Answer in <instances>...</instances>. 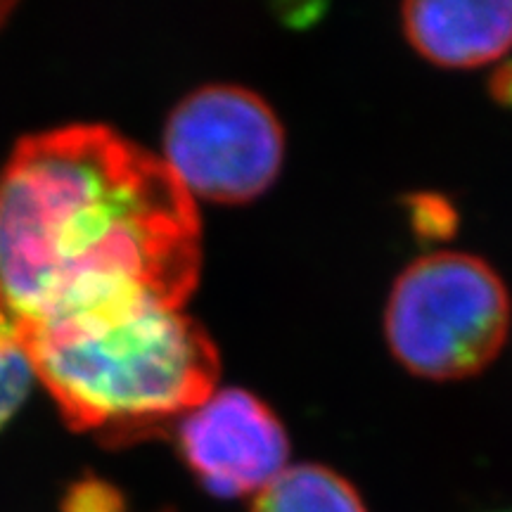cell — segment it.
<instances>
[{
    "label": "cell",
    "mask_w": 512,
    "mask_h": 512,
    "mask_svg": "<svg viewBox=\"0 0 512 512\" xmlns=\"http://www.w3.org/2000/svg\"><path fill=\"white\" fill-rule=\"evenodd\" d=\"M195 202L162 157L100 124L22 138L0 169V342L200 283Z\"/></svg>",
    "instance_id": "1"
},
{
    "label": "cell",
    "mask_w": 512,
    "mask_h": 512,
    "mask_svg": "<svg viewBox=\"0 0 512 512\" xmlns=\"http://www.w3.org/2000/svg\"><path fill=\"white\" fill-rule=\"evenodd\" d=\"M72 430L110 444L166 430L216 389L207 330L155 299L57 320L19 344Z\"/></svg>",
    "instance_id": "2"
},
{
    "label": "cell",
    "mask_w": 512,
    "mask_h": 512,
    "mask_svg": "<svg viewBox=\"0 0 512 512\" xmlns=\"http://www.w3.org/2000/svg\"><path fill=\"white\" fill-rule=\"evenodd\" d=\"M510 328V294L484 259L432 252L401 271L384 309V337L408 373L465 380L489 366Z\"/></svg>",
    "instance_id": "3"
},
{
    "label": "cell",
    "mask_w": 512,
    "mask_h": 512,
    "mask_svg": "<svg viewBox=\"0 0 512 512\" xmlns=\"http://www.w3.org/2000/svg\"><path fill=\"white\" fill-rule=\"evenodd\" d=\"M162 159L190 197L245 204L264 195L283 169L285 128L259 93L207 83L166 119Z\"/></svg>",
    "instance_id": "4"
},
{
    "label": "cell",
    "mask_w": 512,
    "mask_h": 512,
    "mask_svg": "<svg viewBox=\"0 0 512 512\" xmlns=\"http://www.w3.org/2000/svg\"><path fill=\"white\" fill-rule=\"evenodd\" d=\"M181 458L219 498L259 494L285 470L290 439L278 415L247 389H219L176 422Z\"/></svg>",
    "instance_id": "5"
},
{
    "label": "cell",
    "mask_w": 512,
    "mask_h": 512,
    "mask_svg": "<svg viewBox=\"0 0 512 512\" xmlns=\"http://www.w3.org/2000/svg\"><path fill=\"white\" fill-rule=\"evenodd\" d=\"M401 27L422 57L441 67H479L512 50V0H413Z\"/></svg>",
    "instance_id": "6"
},
{
    "label": "cell",
    "mask_w": 512,
    "mask_h": 512,
    "mask_svg": "<svg viewBox=\"0 0 512 512\" xmlns=\"http://www.w3.org/2000/svg\"><path fill=\"white\" fill-rule=\"evenodd\" d=\"M252 512H366L356 486L318 463L285 467L254 496Z\"/></svg>",
    "instance_id": "7"
},
{
    "label": "cell",
    "mask_w": 512,
    "mask_h": 512,
    "mask_svg": "<svg viewBox=\"0 0 512 512\" xmlns=\"http://www.w3.org/2000/svg\"><path fill=\"white\" fill-rule=\"evenodd\" d=\"M411 226L422 240H446L456 233L458 214L453 204L434 192H418L408 197Z\"/></svg>",
    "instance_id": "8"
},
{
    "label": "cell",
    "mask_w": 512,
    "mask_h": 512,
    "mask_svg": "<svg viewBox=\"0 0 512 512\" xmlns=\"http://www.w3.org/2000/svg\"><path fill=\"white\" fill-rule=\"evenodd\" d=\"M31 370L27 356L12 344L0 342V427L8 422L31 387Z\"/></svg>",
    "instance_id": "9"
},
{
    "label": "cell",
    "mask_w": 512,
    "mask_h": 512,
    "mask_svg": "<svg viewBox=\"0 0 512 512\" xmlns=\"http://www.w3.org/2000/svg\"><path fill=\"white\" fill-rule=\"evenodd\" d=\"M62 512H126V505L112 484L86 477L69 486L62 498Z\"/></svg>",
    "instance_id": "10"
},
{
    "label": "cell",
    "mask_w": 512,
    "mask_h": 512,
    "mask_svg": "<svg viewBox=\"0 0 512 512\" xmlns=\"http://www.w3.org/2000/svg\"><path fill=\"white\" fill-rule=\"evenodd\" d=\"M491 95L503 105L512 107V62L496 69L494 79H491Z\"/></svg>",
    "instance_id": "11"
},
{
    "label": "cell",
    "mask_w": 512,
    "mask_h": 512,
    "mask_svg": "<svg viewBox=\"0 0 512 512\" xmlns=\"http://www.w3.org/2000/svg\"><path fill=\"white\" fill-rule=\"evenodd\" d=\"M10 10H12V3H0V22H3V17L8 15Z\"/></svg>",
    "instance_id": "12"
},
{
    "label": "cell",
    "mask_w": 512,
    "mask_h": 512,
    "mask_svg": "<svg viewBox=\"0 0 512 512\" xmlns=\"http://www.w3.org/2000/svg\"><path fill=\"white\" fill-rule=\"evenodd\" d=\"M494 512H512V508H508V510H494Z\"/></svg>",
    "instance_id": "13"
},
{
    "label": "cell",
    "mask_w": 512,
    "mask_h": 512,
    "mask_svg": "<svg viewBox=\"0 0 512 512\" xmlns=\"http://www.w3.org/2000/svg\"><path fill=\"white\" fill-rule=\"evenodd\" d=\"M164 512H174V510H164Z\"/></svg>",
    "instance_id": "14"
}]
</instances>
